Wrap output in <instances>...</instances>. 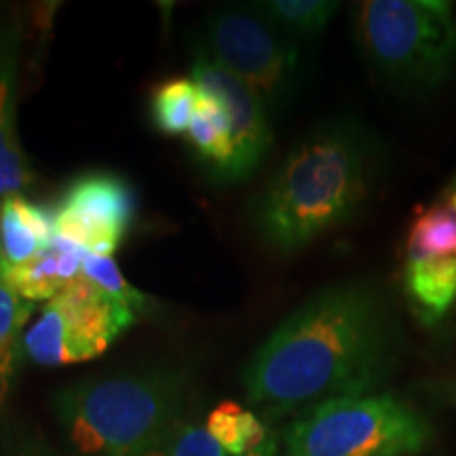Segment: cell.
Returning <instances> with one entry per match:
<instances>
[{
	"mask_svg": "<svg viewBox=\"0 0 456 456\" xmlns=\"http://www.w3.org/2000/svg\"><path fill=\"white\" fill-rule=\"evenodd\" d=\"M403 336L391 296L374 279L319 289L289 313L243 370L248 402L283 416L342 397L370 395L387 383Z\"/></svg>",
	"mask_w": 456,
	"mask_h": 456,
	"instance_id": "6da1fadb",
	"label": "cell"
},
{
	"mask_svg": "<svg viewBox=\"0 0 456 456\" xmlns=\"http://www.w3.org/2000/svg\"><path fill=\"white\" fill-rule=\"evenodd\" d=\"M383 167V152L355 117L313 127L285 155L249 205V228L273 254L306 249L366 208Z\"/></svg>",
	"mask_w": 456,
	"mask_h": 456,
	"instance_id": "7a4b0ae2",
	"label": "cell"
},
{
	"mask_svg": "<svg viewBox=\"0 0 456 456\" xmlns=\"http://www.w3.org/2000/svg\"><path fill=\"white\" fill-rule=\"evenodd\" d=\"M192 376L178 363H155L64 387L57 423L81 456H148L184 423Z\"/></svg>",
	"mask_w": 456,
	"mask_h": 456,
	"instance_id": "3957f363",
	"label": "cell"
},
{
	"mask_svg": "<svg viewBox=\"0 0 456 456\" xmlns=\"http://www.w3.org/2000/svg\"><path fill=\"white\" fill-rule=\"evenodd\" d=\"M355 37L370 68L391 87L425 94L456 66V15L442 0H366Z\"/></svg>",
	"mask_w": 456,
	"mask_h": 456,
	"instance_id": "277c9868",
	"label": "cell"
},
{
	"mask_svg": "<svg viewBox=\"0 0 456 456\" xmlns=\"http://www.w3.org/2000/svg\"><path fill=\"white\" fill-rule=\"evenodd\" d=\"M431 425L393 393L342 397L302 410L283 433L285 456H419Z\"/></svg>",
	"mask_w": 456,
	"mask_h": 456,
	"instance_id": "5b68a950",
	"label": "cell"
},
{
	"mask_svg": "<svg viewBox=\"0 0 456 456\" xmlns=\"http://www.w3.org/2000/svg\"><path fill=\"white\" fill-rule=\"evenodd\" d=\"M199 38L224 70L258 95L271 117L285 110L298 87V45L254 4H226L209 11Z\"/></svg>",
	"mask_w": 456,
	"mask_h": 456,
	"instance_id": "8992f818",
	"label": "cell"
},
{
	"mask_svg": "<svg viewBox=\"0 0 456 456\" xmlns=\"http://www.w3.org/2000/svg\"><path fill=\"white\" fill-rule=\"evenodd\" d=\"M138 319L129 306L81 275L45 302L26 328L24 359L41 368L89 362L100 357Z\"/></svg>",
	"mask_w": 456,
	"mask_h": 456,
	"instance_id": "52a82bcc",
	"label": "cell"
},
{
	"mask_svg": "<svg viewBox=\"0 0 456 456\" xmlns=\"http://www.w3.org/2000/svg\"><path fill=\"white\" fill-rule=\"evenodd\" d=\"M55 235L81 245L87 254L114 256L138 218V192L114 171H85L60 192Z\"/></svg>",
	"mask_w": 456,
	"mask_h": 456,
	"instance_id": "ba28073f",
	"label": "cell"
},
{
	"mask_svg": "<svg viewBox=\"0 0 456 456\" xmlns=\"http://www.w3.org/2000/svg\"><path fill=\"white\" fill-rule=\"evenodd\" d=\"M191 49V77L199 87L222 102L231 118L232 161L222 184H243L256 174L273 146L271 114L248 85L239 81L235 74L224 70L209 55L201 38L197 37Z\"/></svg>",
	"mask_w": 456,
	"mask_h": 456,
	"instance_id": "9c48e42d",
	"label": "cell"
},
{
	"mask_svg": "<svg viewBox=\"0 0 456 456\" xmlns=\"http://www.w3.org/2000/svg\"><path fill=\"white\" fill-rule=\"evenodd\" d=\"M24 47V26L0 9V199L26 195L34 182L32 165L17 134V87Z\"/></svg>",
	"mask_w": 456,
	"mask_h": 456,
	"instance_id": "30bf717a",
	"label": "cell"
},
{
	"mask_svg": "<svg viewBox=\"0 0 456 456\" xmlns=\"http://www.w3.org/2000/svg\"><path fill=\"white\" fill-rule=\"evenodd\" d=\"M85 249L81 245L55 235L43 252L32 260L3 273L4 281L17 296L28 302H47L68 283L83 275Z\"/></svg>",
	"mask_w": 456,
	"mask_h": 456,
	"instance_id": "8fae6325",
	"label": "cell"
},
{
	"mask_svg": "<svg viewBox=\"0 0 456 456\" xmlns=\"http://www.w3.org/2000/svg\"><path fill=\"white\" fill-rule=\"evenodd\" d=\"M55 237L53 212L26 195L0 199V273L32 260Z\"/></svg>",
	"mask_w": 456,
	"mask_h": 456,
	"instance_id": "7c38bea8",
	"label": "cell"
},
{
	"mask_svg": "<svg viewBox=\"0 0 456 456\" xmlns=\"http://www.w3.org/2000/svg\"><path fill=\"white\" fill-rule=\"evenodd\" d=\"M403 288L420 322L436 326L456 302V256L406 260Z\"/></svg>",
	"mask_w": 456,
	"mask_h": 456,
	"instance_id": "4fadbf2b",
	"label": "cell"
},
{
	"mask_svg": "<svg viewBox=\"0 0 456 456\" xmlns=\"http://www.w3.org/2000/svg\"><path fill=\"white\" fill-rule=\"evenodd\" d=\"M186 140L209 178L222 184L232 161V129L226 108L216 95L201 89L197 114L186 131Z\"/></svg>",
	"mask_w": 456,
	"mask_h": 456,
	"instance_id": "5bb4252c",
	"label": "cell"
},
{
	"mask_svg": "<svg viewBox=\"0 0 456 456\" xmlns=\"http://www.w3.org/2000/svg\"><path fill=\"white\" fill-rule=\"evenodd\" d=\"M34 302L17 296L0 273V414L13 391L17 370L24 362V334Z\"/></svg>",
	"mask_w": 456,
	"mask_h": 456,
	"instance_id": "9a60e30c",
	"label": "cell"
},
{
	"mask_svg": "<svg viewBox=\"0 0 456 456\" xmlns=\"http://www.w3.org/2000/svg\"><path fill=\"white\" fill-rule=\"evenodd\" d=\"M456 256V195L448 191L440 203L414 220L408 235L406 260L454 258Z\"/></svg>",
	"mask_w": 456,
	"mask_h": 456,
	"instance_id": "2e32d148",
	"label": "cell"
},
{
	"mask_svg": "<svg viewBox=\"0 0 456 456\" xmlns=\"http://www.w3.org/2000/svg\"><path fill=\"white\" fill-rule=\"evenodd\" d=\"M201 87L192 77H169L151 95V123L163 135H186L195 118Z\"/></svg>",
	"mask_w": 456,
	"mask_h": 456,
	"instance_id": "e0dca14e",
	"label": "cell"
},
{
	"mask_svg": "<svg viewBox=\"0 0 456 456\" xmlns=\"http://www.w3.org/2000/svg\"><path fill=\"white\" fill-rule=\"evenodd\" d=\"M252 4L292 41L322 34L340 9L338 3L330 0H266Z\"/></svg>",
	"mask_w": 456,
	"mask_h": 456,
	"instance_id": "ac0fdd59",
	"label": "cell"
},
{
	"mask_svg": "<svg viewBox=\"0 0 456 456\" xmlns=\"http://www.w3.org/2000/svg\"><path fill=\"white\" fill-rule=\"evenodd\" d=\"M205 427L228 456H243L262 446L271 437L266 425L249 410L235 402H222L205 419Z\"/></svg>",
	"mask_w": 456,
	"mask_h": 456,
	"instance_id": "d6986e66",
	"label": "cell"
},
{
	"mask_svg": "<svg viewBox=\"0 0 456 456\" xmlns=\"http://www.w3.org/2000/svg\"><path fill=\"white\" fill-rule=\"evenodd\" d=\"M83 277H87L91 283L104 289L108 296H112V298L123 302L125 306H129L138 317L148 315L152 311V300L144 292H140L134 283H129L125 279L118 265L114 262V256L85 254Z\"/></svg>",
	"mask_w": 456,
	"mask_h": 456,
	"instance_id": "ffe728a7",
	"label": "cell"
},
{
	"mask_svg": "<svg viewBox=\"0 0 456 456\" xmlns=\"http://www.w3.org/2000/svg\"><path fill=\"white\" fill-rule=\"evenodd\" d=\"M148 456H228L216 442L205 423H184L175 427Z\"/></svg>",
	"mask_w": 456,
	"mask_h": 456,
	"instance_id": "44dd1931",
	"label": "cell"
},
{
	"mask_svg": "<svg viewBox=\"0 0 456 456\" xmlns=\"http://www.w3.org/2000/svg\"><path fill=\"white\" fill-rule=\"evenodd\" d=\"M0 448L3 456H60L45 437L28 427H7Z\"/></svg>",
	"mask_w": 456,
	"mask_h": 456,
	"instance_id": "7402d4cb",
	"label": "cell"
},
{
	"mask_svg": "<svg viewBox=\"0 0 456 456\" xmlns=\"http://www.w3.org/2000/svg\"><path fill=\"white\" fill-rule=\"evenodd\" d=\"M243 456H277V437L271 433V437L262 444V446H258L256 450H252V452H248Z\"/></svg>",
	"mask_w": 456,
	"mask_h": 456,
	"instance_id": "603a6c76",
	"label": "cell"
},
{
	"mask_svg": "<svg viewBox=\"0 0 456 456\" xmlns=\"http://www.w3.org/2000/svg\"><path fill=\"white\" fill-rule=\"evenodd\" d=\"M450 191H452V192H454V195H456V180L452 182V186H450Z\"/></svg>",
	"mask_w": 456,
	"mask_h": 456,
	"instance_id": "cb8c5ba5",
	"label": "cell"
},
{
	"mask_svg": "<svg viewBox=\"0 0 456 456\" xmlns=\"http://www.w3.org/2000/svg\"><path fill=\"white\" fill-rule=\"evenodd\" d=\"M454 402H456V393H454Z\"/></svg>",
	"mask_w": 456,
	"mask_h": 456,
	"instance_id": "d4e9b609",
	"label": "cell"
}]
</instances>
